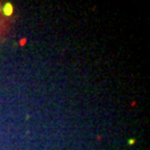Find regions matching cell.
I'll return each mask as SVG.
<instances>
[{
  "instance_id": "6da1fadb",
  "label": "cell",
  "mask_w": 150,
  "mask_h": 150,
  "mask_svg": "<svg viewBox=\"0 0 150 150\" xmlns=\"http://www.w3.org/2000/svg\"><path fill=\"white\" fill-rule=\"evenodd\" d=\"M12 13L10 6L0 5V41H2L10 30V22L8 17Z\"/></svg>"
}]
</instances>
